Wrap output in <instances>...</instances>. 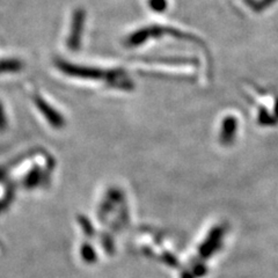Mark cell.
I'll return each instance as SVG.
<instances>
[{
  "label": "cell",
  "mask_w": 278,
  "mask_h": 278,
  "mask_svg": "<svg viewBox=\"0 0 278 278\" xmlns=\"http://www.w3.org/2000/svg\"><path fill=\"white\" fill-rule=\"evenodd\" d=\"M56 65L63 73L71 77L83 78V79H103V78H107V79L115 80L116 77L121 76L119 72L115 71H103V70L96 68L71 64V63L65 61H57Z\"/></svg>",
  "instance_id": "cell-1"
},
{
  "label": "cell",
  "mask_w": 278,
  "mask_h": 278,
  "mask_svg": "<svg viewBox=\"0 0 278 278\" xmlns=\"http://www.w3.org/2000/svg\"><path fill=\"white\" fill-rule=\"evenodd\" d=\"M86 22V11L83 9H77L73 12L71 29H70L69 38H68V46L72 51L79 50L81 45V36H83V31L85 28Z\"/></svg>",
  "instance_id": "cell-2"
},
{
  "label": "cell",
  "mask_w": 278,
  "mask_h": 278,
  "mask_svg": "<svg viewBox=\"0 0 278 278\" xmlns=\"http://www.w3.org/2000/svg\"><path fill=\"white\" fill-rule=\"evenodd\" d=\"M23 68V64L18 60H2L0 61V72H18Z\"/></svg>",
  "instance_id": "cell-3"
},
{
  "label": "cell",
  "mask_w": 278,
  "mask_h": 278,
  "mask_svg": "<svg viewBox=\"0 0 278 278\" xmlns=\"http://www.w3.org/2000/svg\"><path fill=\"white\" fill-rule=\"evenodd\" d=\"M167 5V0H148L150 9L153 12H156V13H161V12L166 11Z\"/></svg>",
  "instance_id": "cell-4"
}]
</instances>
